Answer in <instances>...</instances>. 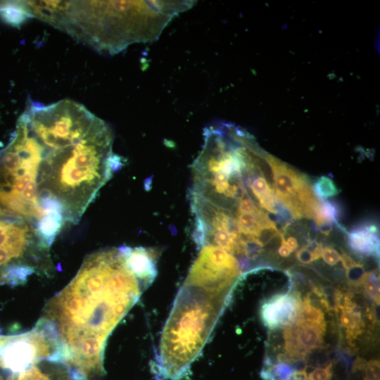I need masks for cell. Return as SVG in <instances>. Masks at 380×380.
<instances>
[{"mask_svg":"<svg viewBox=\"0 0 380 380\" xmlns=\"http://www.w3.org/2000/svg\"><path fill=\"white\" fill-rule=\"evenodd\" d=\"M37 165V201L76 224L99 190L122 166L113 134L103 120L69 99L31 101L18 119Z\"/></svg>","mask_w":380,"mask_h":380,"instance_id":"obj_1","label":"cell"},{"mask_svg":"<svg viewBox=\"0 0 380 380\" xmlns=\"http://www.w3.org/2000/svg\"><path fill=\"white\" fill-rule=\"evenodd\" d=\"M144 289L120 247L89 255L45 318L57 331L63 362L86 376L102 372L108 336Z\"/></svg>","mask_w":380,"mask_h":380,"instance_id":"obj_2","label":"cell"},{"mask_svg":"<svg viewBox=\"0 0 380 380\" xmlns=\"http://www.w3.org/2000/svg\"><path fill=\"white\" fill-rule=\"evenodd\" d=\"M195 1H56L50 24L92 46L114 54L159 37Z\"/></svg>","mask_w":380,"mask_h":380,"instance_id":"obj_3","label":"cell"},{"mask_svg":"<svg viewBox=\"0 0 380 380\" xmlns=\"http://www.w3.org/2000/svg\"><path fill=\"white\" fill-rule=\"evenodd\" d=\"M223 291L184 281L163 330L151 369L157 380H182L230 298Z\"/></svg>","mask_w":380,"mask_h":380,"instance_id":"obj_4","label":"cell"},{"mask_svg":"<svg viewBox=\"0 0 380 380\" xmlns=\"http://www.w3.org/2000/svg\"><path fill=\"white\" fill-rule=\"evenodd\" d=\"M42 360H61V346L53 324L43 318L30 331L0 336V367L13 375Z\"/></svg>","mask_w":380,"mask_h":380,"instance_id":"obj_5","label":"cell"},{"mask_svg":"<svg viewBox=\"0 0 380 380\" xmlns=\"http://www.w3.org/2000/svg\"><path fill=\"white\" fill-rule=\"evenodd\" d=\"M300 303L298 294H275L262 304L261 319L270 329L286 328L296 322Z\"/></svg>","mask_w":380,"mask_h":380,"instance_id":"obj_6","label":"cell"},{"mask_svg":"<svg viewBox=\"0 0 380 380\" xmlns=\"http://www.w3.org/2000/svg\"><path fill=\"white\" fill-rule=\"evenodd\" d=\"M126 264L145 287L154 280L156 274L157 252L151 248L120 246Z\"/></svg>","mask_w":380,"mask_h":380,"instance_id":"obj_7","label":"cell"},{"mask_svg":"<svg viewBox=\"0 0 380 380\" xmlns=\"http://www.w3.org/2000/svg\"><path fill=\"white\" fill-rule=\"evenodd\" d=\"M349 248L361 257L379 256V240L374 224L360 225L348 234Z\"/></svg>","mask_w":380,"mask_h":380,"instance_id":"obj_8","label":"cell"},{"mask_svg":"<svg viewBox=\"0 0 380 380\" xmlns=\"http://www.w3.org/2000/svg\"><path fill=\"white\" fill-rule=\"evenodd\" d=\"M298 325L313 327L326 330V322L322 310L310 302L309 293L301 301L297 319L295 322Z\"/></svg>","mask_w":380,"mask_h":380,"instance_id":"obj_9","label":"cell"},{"mask_svg":"<svg viewBox=\"0 0 380 380\" xmlns=\"http://www.w3.org/2000/svg\"><path fill=\"white\" fill-rule=\"evenodd\" d=\"M28 16L21 2L6 3L0 6L1 18L11 25H20Z\"/></svg>","mask_w":380,"mask_h":380,"instance_id":"obj_10","label":"cell"},{"mask_svg":"<svg viewBox=\"0 0 380 380\" xmlns=\"http://www.w3.org/2000/svg\"><path fill=\"white\" fill-rule=\"evenodd\" d=\"M361 285L365 292L371 299L376 304L379 305V276L377 270L365 272Z\"/></svg>","mask_w":380,"mask_h":380,"instance_id":"obj_11","label":"cell"},{"mask_svg":"<svg viewBox=\"0 0 380 380\" xmlns=\"http://www.w3.org/2000/svg\"><path fill=\"white\" fill-rule=\"evenodd\" d=\"M313 192L319 200L324 201L338 194L333 181L324 176L319 178L314 184Z\"/></svg>","mask_w":380,"mask_h":380,"instance_id":"obj_12","label":"cell"},{"mask_svg":"<svg viewBox=\"0 0 380 380\" xmlns=\"http://www.w3.org/2000/svg\"><path fill=\"white\" fill-rule=\"evenodd\" d=\"M16 380H52L49 375L43 372L35 364L18 374Z\"/></svg>","mask_w":380,"mask_h":380,"instance_id":"obj_13","label":"cell"},{"mask_svg":"<svg viewBox=\"0 0 380 380\" xmlns=\"http://www.w3.org/2000/svg\"><path fill=\"white\" fill-rule=\"evenodd\" d=\"M346 275L349 284L352 286H360L362 279L365 273L362 264L356 262L346 270Z\"/></svg>","mask_w":380,"mask_h":380,"instance_id":"obj_14","label":"cell"},{"mask_svg":"<svg viewBox=\"0 0 380 380\" xmlns=\"http://www.w3.org/2000/svg\"><path fill=\"white\" fill-rule=\"evenodd\" d=\"M364 369H365V376H364L363 380H379L380 379L379 360H371L367 362Z\"/></svg>","mask_w":380,"mask_h":380,"instance_id":"obj_15","label":"cell"},{"mask_svg":"<svg viewBox=\"0 0 380 380\" xmlns=\"http://www.w3.org/2000/svg\"><path fill=\"white\" fill-rule=\"evenodd\" d=\"M332 376V362L324 367H317L309 373L308 380H331Z\"/></svg>","mask_w":380,"mask_h":380,"instance_id":"obj_16","label":"cell"},{"mask_svg":"<svg viewBox=\"0 0 380 380\" xmlns=\"http://www.w3.org/2000/svg\"><path fill=\"white\" fill-rule=\"evenodd\" d=\"M321 256L324 261L330 266H334L340 261L339 253L336 249L330 246L322 248Z\"/></svg>","mask_w":380,"mask_h":380,"instance_id":"obj_17","label":"cell"},{"mask_svg":"<svg viewBox=\"0 0 380 380\" xmlns=\"http://www.w3.org/2000/svg\"><path fill=\"white\" fill-rule=\"evenodd\" d=\"M296 255L297 260L303 264H309L314 261L311 251L305 246L299 248Z\"/></svg>","mask_w":380,"mask_h":380,"instance_id":"obj_18","label":"cell"},{"mask_svg":"<svg viewBox=\"0 0 380 380\" xmlns=\"http://www.w3.org/2000/svg\"><path fill=\"white\" fill-rule=\"evenodd\" d=\"M340 260L345 270L350 268L357 262L352 257L345 252H343L341 255H340Z\"/></svg>","mask_w":380,"mask_h":380,"instance_id":"obj_19","label":"cell"},{"mask_svg":"<svg viewBox=\"0 0 380 380\" xmlns=\"http://www.w3.org/2000/svg\"><path fill=\"white\" fill-rule=\"evenodd\" d=\"M280 236H281V239H280L281 245L279 248H278V253L282 258H288L290 256L292 251L286 244L284 239L281 234H280Z\"/></svg>","mask_w":380,"mask_h":380,"instance_id":"obj_20","label":"cell"},{"mask_svg":"<svg viewBox=\"0 0 380 380\" xmlns=\"http://www.w3.org/2000/svg\"><path fill=\"white\" fill-rule=\"evenodd\" d=\"M284 239L286 244L288 246V247L291 249L292 252L296 251L298 248V242L295 236H289L286 239L284 238Z\"/></svg>","mask_w":380,"mask_h":380,"instance_id":"obj_21","label":"cell"}]
</instances>
